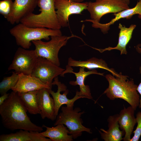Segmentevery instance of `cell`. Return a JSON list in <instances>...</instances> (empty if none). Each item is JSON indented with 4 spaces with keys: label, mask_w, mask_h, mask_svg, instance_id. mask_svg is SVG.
I'll use <instances>...</instances> for the list:
<instances>
[{
    "label": "cell",
    "mask_w": 141,
    "mask_h": 141,
    "mask_svg": "<svg viewBox=\"0 0 141 141\" xmlns=\"http://www.w3.org/2000/svg\"><path fill=\"white\" fill-rule=\"evenodd\" d=\"M39 132L20 130L16 132L2 134L0 136V141H51L39 134Z\"/></svg>",
    "instance_id": "21"
},
{
    "label": "cell",
    "mask_w": 141,
    "mask_h": 141,
    "mask_svg": "<svg viewBox=\"0 0 141 141\" xmlns=\"http://www.w3.org/2000/svg\"><path fill=\"white\" fill-rule=\"evenodd\" d=\"M38 57L35 50H29L19 47L16 51L8 70H14L19 74L31 75Z\"/></svg>",
    "instance_id": "8"
},
{
    "label": "cell",
    "mask_w": 141,
    "mask_h": 141,
    "mask_svg": "<svg viewBox=\"0 0 141 141\" xmlns=\"http://www.w3.org/2000/svg\"></svg>",
    "instance_id": "33"
},
{
    "label": "cell",
    "mask_w": 141,
    "mask_h": 141,
    "mask_svg": "<svg viewBox=\"0 0 141 141\" xmlns=\"http://www.w3.org/2000/svg\"><path fill=\"white\" fill-rule=\"evenodd\" d=\"M19 74L13 72L10 76L4 77L0 83V93L1 95L7 93L16 84L19 80Z\"/></svg>",
    "instance_id": "24"
},
{
    "label": "cell",
    "mask_w": 141,
    "mask_h": 141,
    "mask_svg": "<svg viewBox=\"0 0 141 141\" xmlns=\"http://www.w3.org/2000/svg\"><path fill=\"white\" fill-rule=\"evenodd\" d=\"M38 0H15L11 10L6 18L12 25L20 22L24 17L33 13L37 6Z\"/></svg>",
    "instance_id": "12"
},
{
    "label": "cell",
    "mask_w": 141,
    "mask_h": 141,
    "mask_svg": "<svg viewBox=\"0 0 141 141\" xmlns=\"http://www.w3.org/2000/svg\"><path fill=\"white\" fill-rule=\"evenodd\" d=\"M137 51L139 53L141 54V44H138L135 47Z\"/></svg>",
    "instance_id": "29"
},
{
    "label": "cell",
    "mask_w": 141,
    "mask_h": 141,
    "mask_svg": "<svg viewBox=\"0 0 141 141\" xmlns=\"http://www.w3.org/2000/svg\"><path fill=\"white\" fill-rule=\"evenodd\" d=\"M139 70L140 73L141 75V66L139 67ZM137 90L140 96V102L139 107V108H141V82L140 83L139 85H138Z\"/></svg>",
    "instance_id": "27"
},
{
    "label": "cell",
    "mask_w": 141,
    "mask_h": 141,
    "mask_svg": "<svg viewBox=\"0 0 141 141\" xmlns=\"http://www.w3.org/2000/svg\"><path fill=\"white\" fill-rule=\"evenodd\" d=\"M129 8L128 5L122 0H96L88 2L87 9L91 19L99 22L101 17L105 14L115 13Z\"/></svg>",
    "instance_id": "7"
},
{
    "label": "cell",
    "mask_w": 141,
    "mask_h": 141,
    "mask_svg": "<svg viewBox=\"0 0 141 141\" xmlns=\"http://www.w3.org/2000/svg\"><path fill=\"white\" fill-rule=\"evenodd\" d=\"M37 6L40 8V13H30L20 22L30 27L60 29L62 27L57 18L54 0H38Z\"/></svg>",
    "instance_id": "3"
},
{
    "label": "cell",
    "mask_w": 141,
    "mask_h": 141,
    "mask_svg": "<svg viewBox=\"0 0 141 141\" xmlns=\"http://www.w3.org/2000/svg\"><path fill=\"white\" fill-rule=\"evenodd\" d=\"M46 128L45 131L39 132L41 136L49 138L51 141H72V136L69 134L67 127L64 125L58 124L55 127H49L43 125L42 126Z\"/></svg>",
    "instance_id": "22"
},
{
    "label": "cell",
    "mask_w": 141,
    "mask_h": 141,
    "mask_svg": "<svg viewBox=\"0 0 141 141\" xmlns=\"http://www.w3.org/2000/svg\"><path fill=\"white\" fill-rule=\"evenodd\" d=\"M119 114L109 116L107 119L108 129L105 130L100 129L99 132L101 138L105 141H121L125 135L123 130H120L118 122Z\"/></svg>",
    "instance_id": "18"
},
{
    "label": "cell",
    "mask_w": 141,
    "mask_h": 141,
    "mask_svg": "<svg viewBox=\"0 0 141 141\" xmlns=\"http://www.w3.org/2000/svg\"><path fill=\"white\" fill-rule=\"evenodd\" d=\"M138 0L139 1V0Z\"/></svg>",
    "instance_id": "32"
},
{
    "label": "cell",
    "mask_w": 141,
    "mask_h": 141,
    "mask_svg": "<svg viewBox=\"0 0 141 141\" xmlns=\"http://www.w3.org/2000/svg\"><path fill=\"white\" fill-rule=\"evenodd\" d=\"M38 90L27 92H17L29 113L33 115L40 114L37 98Z\"/></svg>",
    "instance_id": "23"
},
{
    "label": "cell",
    "mask_w": 141,
    "mask_h": 141,
    "mask_svg": "<svg viewBox=\"0 0 141 141\" xmlns=\"http://www.w3.org/2000/svg\"><path fill=\"white\" fill-rule=\"evenodd\" d=\"M61 110V112L57 116L54 126L58 124L65 125L68 129L69 134L73 139L81 136L83 132L92 133L90 129L82 124L83 121L80 118L85 113L84 111L81 112V110L79 107L73 109V107L67 106L62 107Z\"/></svg>",
    "instance_id": "5"
},
{
    "label": "cell",
    "mask_w": 141,
    "mask_h": 141,
    "mask_svg": "<svg viewBox=\"0 0 141 141\" xmlns=\"http://www.w3.org/2000/svg\"><path fill=\"white\" fill-rule=\"evenodd\" d=\"M75 36H76L73 34L70 36H52L49 41L44 42L39 40H33L32 42L35 46L34 50L38 57L45 58L60 66V63L58 55L59 50L66 45L69 39Z\"/></svg>",
    "instance_id": "6"
},
{
    "label": "cell",
    "mask_w": 141,
    "mask_h": 141,
    "mask_svg": "<svg viewBox=\"0 0 141 141\" xmlns=\"http://www.w3.org/2000/svg\"><path fill=\"white\" fill-rule=\"evenodd\" d=\"M58 19L61 27L68 25L69 16L73 14H81L87 9L88 2L78 3L70 0H54Z\"/></svg>",
    "instance_id": "10"
},
{
    "label": "cell",
    "mask_w": 141,
    "mask_h": 141,
    "mask_svg": "<svg viewBox=\"0 0 141 141\" xmlns=\"http://www.w3.org/2000/svg\"><path fill=\"white\" fill-rule=\"evenodd\" d=\"M49 89L43 88L38 91L37 98L42 118H45L54 121L56 119L55 103L53 98L50 95Z\"/></svg>",
    "instance_id": "14"
},
{
    "label": "cell",
    "mask_w": 141,
    "mask_h": 141,
    "mask_svg": "<svg viewBox=\"0 0 141 141\" xmlns=\"http://www.w3.org/2000/svg\"><path fill=\"white\" fill-rule=\"evenodd\" d=\"M51 89L48 85L44 84L39 78L31 75L19 74V80L11 90L16 92H27L38 90L43 88Z\"/></svg>",
    "instance_id": "16"
},
{
    "label": "cell",
    "mask_w": 141,
    "mask_h": 141,
    "mask_svg": "<svg viewBox=\"0 0 141 141\" xmlns=\"http://www.w3.org/2000/svg\"><path fill=\"white\" fill-rule=\"evenodd\" d=\"M72 1L78 2V3H82L84 0H70Z\"/></svg>",
    "instance_id": "30"
},
{
    "label": "cell",
    "mask_w": 141,
    "mask_h": 141,
    "mask_svg": "<svg viewBox=\"0 0 141 141\" xmlns=\"http://www.w3.org/2000/svg\"><path fill=\"white\" fill-rule=\"evenodd\" d=\"M17 44L26 49H29L32 41L44 39L48 40L50 37L62 35L60 29L28 27L20 23L9 30Z\"/></svg>",
    "instance_id": "4"
},
{
    "label": "cell",
    "mask_w": 141,
    "mask_h": 141,
    "mask_svg": "<svg viewBox=\"0 0 141 141\" xmlns=\"http://www.w3.org/2000/svg\"><path fill=\"white\" fill-rule=\"evenodd\" d=\"M27 111L18 93L13 91L0 105L3 126L12 131L19 129L41 132L43 127L32 122L27 114Z\"/></svg>",
    "instance_id": "1"
},
{
    "label": "cell",
    "mask_w": 141,
    "mask_h": 141,
    "mask_svg": "<svg viewBox=\"0 0 141 141\" xmlns=\"http://www.w3.org/2000/svg\"><path fill=\"white\" fill-rule=\"evenodd\" d=\"M136 14H138L139 17L141 19V0H139L136 6L133 8H130L114 13L113 15L115 16V17L107 23L101 24L91 19H86L82 21H88L92 22V26L93 27L99 28L102 33L105 34L108 32L110 29V26L113 24L116 21L121 19H130L133 16Z\"/></svg>",
    "instance_id": "15"
},
{
    "label": "cell",
    "mask_w": 141,
    "mask_h": 141,
    "mask_svg": "<svg viewBox=\"0 0 141 141\" xmlns=\"http://www.w3.org/2000/svg\"><path fill=\"white\" fill-rule=\"evenodd\" d=\"M135 111L131 106L127 108L124 107L119 114L118 122L120 128L125 132L124 141H130L131 139V135L137 123L134 115Z\"/></svg>",
    "instance_id": "17"
},
{
    "label": "cell",
    "mask_w": 141,
    "mask_h": 141,
    "mask_svg": "<svg viewBox=\"0 0 141 141\" xmlns=\"http://www.w3.org/2000/svg\"><path fill=\"white\" fill-rule=\"evenodd\" d=\"M67 73H73L75 76L76 81H70L69 83L73 86L79 85L80 90L78 92V95L84 96H85L86 98L90 99H92V97L91 95L89 86L85 84L84 81L85 78L88 75L91 74H96L104 76V73L98 72L95 69L86 71L85 70V68L82 67H80L79 72H75L73 71L71 67L68 65L66 66V69L60 75L63 77L64 74Z\"/></svg>",
    "instance_id": "13"
},
{
    "label": "cell",
    "mask_w": 141,
    "mask_h": 141,
    "mask_svg": "<svg viewBox=\"0 0 141 141\" xmlns=\"http://www.w3.org/2000/svg\"><path fill=\"white\" fill-rule=\"evenodd\" d=\"M105 77L109 85L103 94L111 100L118 98L124 100L135 110L139 107L140 97L137 90L138 85L135 84L133 80H129L128 76L122 73L119 77H115L107 74Z\"/></svg>",
    "instance_id": "2"
},
{
    "label": "cell",
    "mask_w": 141,
    "mask_h": 141,
    "mask_svg": "<svg viewBox=\"0 0 141 141\" xmlns=\"http://www.w3.org/2000/svg\"><path fill=\"white\" fill-rule=\"evenodd\" d=\"M136 118L137 125L136 130L133 132L134 136L130 141H138L141 136V111L137 113Z\"/></svg>",
    "instance_id": "26"
},
{
    "label": "cell",
    "mask_w": 141,
    "mask_h": 141,
    "mask_svg": "<svg viewBox=\"0 0 141 141\" xmlns=\"http://www.w3.org/2000/svg\"><path fill=\"white\" fill-rule=\"evenodd\" d=\"M125 3L128 4V5L130 3V0H122Z\"/></svg>",
    "instance_id": "31"
},
{
    "label": "cell",
    "mask_w": 141,
    "mask_h": 141,
    "mask_svg": "<svg viewBox=\"0 0 141 141\" xmlns=\"http://www.w3.org/2000/svg\"><path fill=\"white\" fill-rule=\"evenodd\" d=\"M136 26L135 24H132L129 27H126L119 24L118 28L120 31L119 34L118 42L116 46L114 47H109L104 49H99L90 47L101 53L106 51L117 50L120 51L121 55H126L127 54L126 48V45L131 38L133 32Z\"/></svg>",
    "instance_id": "19"
},
{
    "label": "cell",
    "mask_w": 141,
    "mask_h": 141,
    "mask_svg": "<svg viewBox=\"0 0 141 141\" xmlns=\"http://www.w3.org/2000/svg\"><path fill=\"white\" fill-rule=\"evenodd\" d=\"M68 65L71 67H82L89 70L101 68L107 70L116 77H120L121 73H118L113 68H109L106 62L102 59L92 57L85 61H78L70 57L68 58Z\"/></svg>",
    "instance_id": "20"
},
{
    "label": "cell",
    "mask_w": 141,
    "mask_h": 141,
    "mask_svg": "<svg viewBox=\"0 0 141 141\" xmlns=\"http://www.w3.org/2000/svg\"><path fill=\"white\" fill-rule=\"evenodd\" d=\"M13 2L12 0H3L0 1V14L5 18L10 13Z\"/></svg>",
    "instance_id": "25"
},
{
    "label": "cell",
    "mask_w": 141,
    "mask_h": 141,
    "mask_svg": "<svg viewBox=\"0 0 141 141\" xmlns=\"http://www.w3.org/2000/svg\"><path fill=\"white\" fill-rule=\"evenodd\" d=\"M54 79V81L52 84V85H56L57 86V91L55 92L51 89L49 90L54 101L55 113L56 116L58 115L59 109L62 105L66 104L68 107L73 108L74 103L77 100L80 98H86L85 96L78 95L79 91L77 90L74 97L72 99H68L67 97V95L69 90L67 89L66 86L59 81L58 77Z\"/></svg>",
    "instance_id": "11"
},
{
    "label": "cell",
    "mask_w": 141,
    "mask_h": 141,
    "mask_svg": "<svg viewBox=\"0 0 141 141\" xmlns=\"http://www.w3.org/2000/svg\"><path fill=\"white\" fill-rule=\"evenodd\" d=\"M65 70L45 58L38 57L31 75L39 78L52 88L53 79L61 75Z\"/></svg>",
    "instance_id": "9"
},
{
    "label": "cell",
    "mask_w": 141,
    "mask_h": 141,
    "mask_svg": "<svg viewBox=\"0 0 141 141\" xmlns=\"http://www.w3.org/2000/svg\"><path fill=\"white\" fill-rule=\"evenodd\" d=\"M9 94L6 93L1 95L0 97V105H2L8 98Z\"/></svg>",
    "instance_id": "28"
}]
</instances>
